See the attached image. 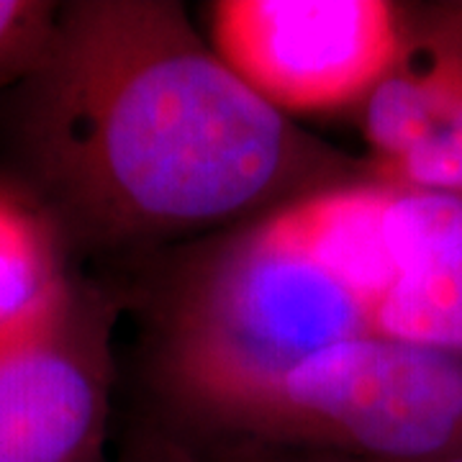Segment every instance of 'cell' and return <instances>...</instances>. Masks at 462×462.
<instances>
[{"instance_id": "1", "label": "cell", "mask_w": 462, "mask_h": 462, "mask_svg": "<svg viewBox=\"0 0 462 462\" xmlns=\"http://www.w3.org/2000/svg\"><path fill=\"white\" fill-rule=\"evenodd\" d=\"M0 134L69 254L211 236L375 172L257 98L172 0L60 3Z\"/></svg>"}, {"instance_id": "2", "label": "cell", "mask_w": 462, "mask_h": 462, "mask_svg": "<svg viewBox=\"0 0 462 462\" xmlns=\"http://www.w3.org/2000/svg\"><path fill=\"white\" fill-rule=\"evenodd\" d=\"M393 196L373 172L188 245L149 288L147 367L278 363L378 337L398 281Z\"/></svg>"}, {"instance_id": "3", "label": "cell", "mask_w": 462, "mask_h": 462, "mask_svg": "<svg viewBox=\"0 0 462 462\" xmlns=\"http://www.w3.org/2000/svg\"><path fill=\"white\" fill-rule=\"evenodd\" d=\"M160 430L178 439L380 460L462 455V355L357 337L257 365H154Z\"/></svg>"}, {"instance_id": "4", "label": "cell", "mask_w": 462, "mask_h": 462, "mask_svg": "<svg viewBox=\"0 0 462 462\" xmlns=\"http://www.w3.org/2000/svg\"><path fill=\"white\" fill-rule=\"evenodd\" d=\"M118 316L114 291L69 270L0 331V462H116Z\"/></svg>"}, {"instance_id": "5", "label": "cell", "mask_w": 462, "mask_h": 462, "mask_svg": "<svg viewBox=\"0 0 462 462\" xmlns=\"http://www.w3.org/2000/svg\"><path fill=\"white\" fill-rule=\"evenodd\" d=\"M206 39L231 72L291 121L360 108L396 65L409 5L388 0H216Z\"/></svg>"}, {"instance_id": "6", "label": "cell", "mask_w": 462, "mask_h": 462, "mask_svg": "<svg viewBox=\"0 0 462 462\" xmlns=\"http://www.w3.org/2000/svg\"><path fill=\"white\" fill-rule=\"evenodd\" d=\"M391 239L398 281L378 337L462 355V199L398 185Z\"/></svg>"}, {"instance_id": "7", "label": "cell", "mask_w": 462, "mask_h": 462, "mask_svg": "<svg viewBox=\"0 0 462 462\" xmlns=\"http://www.w3.org/2000/svg\"><path fill=\"white\" fill-rule=\"evenodd\" d=\"M69 270V247L47 208L14 175H0V331Z\"/></svg>"}, {"instance_id": "8", "label": "cell", "mask_w": 462, "mask_h": 462, "mask_svg": "<svg viewBox=\"0 0 462 462\" xmlns=\"http://www.w3.org/2000/svg\"><path fill=\"white\" fill-rule=\"evenodd\" d=\"M57 14L54 0H0V98L42 62Z\"/></svg>"}, {"instance_id": "9", "label": "cell", "mask_w": 462, "mask_h": 462, "mask_svg": "<svg viewBox=\"0 0 462 462\" xmlns=\"http://www.w3.org/2000/svg\"><path fill=\"white\" fill-rule=\"evenodd\" d=\"M170 439H175L193 457V462H462V455L431 457V460H380V457H355L337 452L260 445L247 439H178V437Z\"/></svg>"}, {"instance_id": "10", "label": "cell", "mask_w": 462, "mask_h": 462, "mask_svg": "<svg viewBox=\"0 0 462 462\" xmlns=\"http://www.w3.org/2000/svg\"><path fill=\"white\" fill-rule=\"evenodd\" d=\"M116 462H193V457L182 449L175 439L154 430L147 437L136 439L126 447Z\"/></svg>"}]
</instances>
